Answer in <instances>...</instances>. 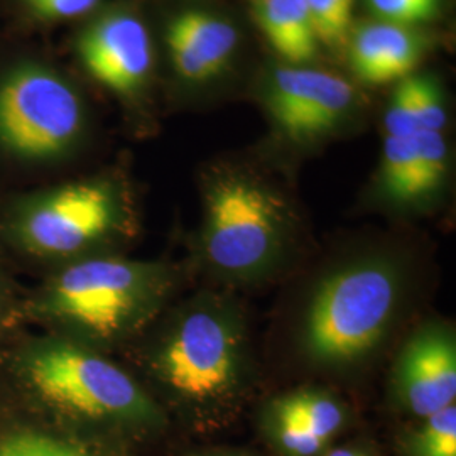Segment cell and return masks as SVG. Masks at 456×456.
Returning a JSON list of instances; mask_svg holds the SVG:
<instances>
[{"instance_id": "9", "label": "cell", "mask_w": 456, "mask_h": 456, "mask_svg": "<svg viewBox=\"0 0 456 456\" xmlns=\"http://www.w3.org/2000/svg\"><path fill=\"white\" fill-rule=\"evenodd\" d=\"M394 386L401 408L418 419L455 404L453 335L440 326L414 335L399 357Z\"/></svg>"}, {"instance_id": "27", "label": "cell", "mask_w": 456, "mask_h": 456, "mask_svg": "<svg viewBox=\"0 0 456 456\" xmlns=\"http://www.w3.org/2000/svg\"><path fill=\"white\" fill-rule=\"evenodd\" d=\"M322 456H374L370 452H367L365 448L357 446V444H345V446H338V448H331L326 450L325 453Z\"/></svg>"}, {"instance_id": "26", "label": "cell", "mask_w": 456, "mask_h": 456, "mask_svg": "<svg viewBox=\"0 0 456 456\" xmlns=\"http://www.w3.org/2000/svg\"><path fill=\"white\" fill-rule=\"evenodd\" d=\"M166 43L169 49V56H171V63L175 66L176 73L184 80H191V82H203L212 78L213 75L207 66L203 65L191 48L188 46V43L183 39L176 29H173L171 26H167L166 29Z\"/></svg>"}, {"instance_id": "3", "label": "cell", "mask_w": 456, "mask_h": 456, "mask_svg": "<svg viewBox=\"0 0 456 456\" xmlns=\"http://www.w3.org/2000/svg\"><path fill=\"white\" fill-rule=\"evenodd\" d=\"M173 288L175 274L163 262L103 254L26 286L24 316L33 330L112 355L163 316Z\"/></svg>"}, {"instance_id": "13", "label": "cell", "mask_w": 456, "mask_h": 456, "mask_svg": "<svg viewBox=\"0 0 456 456\" xmlns=\"http://www.w3.org/2000/svg\"><path fill=\"white\" fill-rule=\"evenodd\" d=\"M267 409L291 419L301 429L330 444L348 424V412L328 392L305 389L274 399Z\"/></svg>"}, {"instance_id": "25", "label": "cell", "mask_w": 456, "mask_h": 456, "mask_svg": "<svg viewBox=\"0 0 456 456\" xmlns=\"http://www.w3.org/2000/svg\"><path fill=\"white\" fill-rule=\"evenodd\" d=\"M387 135H414L419 129V120L416 112L412 77L401 80L397 90L392 95L391 105L386 115Z\"/></svg>"}, {"instance_id": "6", "label": "cell", "mask_w": 456, "mask_h": 456, "mask_svg": "<svg viewBox=\"0 0 456 456\" xmlns=\"http://www.w3.org/2000/svg\"><path fill=\"white\" fill-rule=\"evenodd\" d=\"M401 273L391 262H352L325 277L303 322L301 346L326 369L370 355L386 337L401 301Z\"/></svg>"}, {"instance_id": "17", "label": "cell", "mask_w": 456, "mask_h": 456, "mask_svg": "<svg viewBox=\"0 0 456 456\" xmlns=\"http://www.w3.org/2000/svg\"><path fill=\"white\" fill-rule=\"evenodd\" d=\"M354 100V88L340 77L326 73L310 110L299 126L296 141H308L335 129Z\"/></svg>"}, {"instance_id": "2", "label": "cell", "mask_w": 456, "mask_h": 456, "mask_svg": "<svg viewBox=\"0 0 456 456\" xmlns=\"http://www.w3.org/2000/svg\"><path fill=\"white\" fill-rule=\"evenodd\" d=\"M131 370L173 421L198 433L220 429L240 408L247 386L242 326L213 299L159 318L127 348Z\"/></svg>"}, {"instance_id": "8", "label": "cell", "mask_w": 456, "mask_h": 456, "mask_svg": "<svg viewBox=\"0 0 456 456\" xmlns=\"http://www.w3.org/2000/svg\"><path fill=\"white\" fill-rule=\"evenodd\" d=\"M69 48L83 73L124 105L139 103L146 94L154 49L146 20L135 9L98 11L73 34Z\"/></svg>"}, {"instance_id": "5", "label": "cell", "mask_w": 456, "mask_h": 456, "mask_svg": "<svg viewBox=\"0 0 456 456\" xmlns=\"http://www.w3.org/2000/svg\"><path fill=\"white\" fill-rule=\"evenodd\" d=\"M88 135V102L71 73L31 37L2 34V191L48 183L82 154Z\"/></svg>"}, {"instance_id": "20", "label": "cell", "mask_w": 456, "mask_h": 456, "mask_svg": "<svg viewBox=\"0 0 456 456\" xmlns=\"http://www.w3.org/2000/svg\"><path fill=\"white\" fill-rule=\"evenodd\" d=\"M24 289L14 267L0 248V346L12 342L29 326L24 316Z\"/></svg>"}, {"instance_id": "4", "label": "cell", "mask_w": 456, "mask_h": 456, "mask_svg": "<svg viewBox=\"0 0 456 456\" xmlns=\"http://www.w3.org/2000/svg\"><path fill=\"white\" fill-rule=\"evenodd\" d=\"M135 228L131 191L114 173L0 191V248L14 271L36 277L120 254Z\"/></svg>"}, {"instance_id": "7", "label": "cell", "mask_w": 456, "mask_h": 456, "mask_svg": "<svg viewBox=\"0 0 456 456\" xmlns=\"http://www.w3.org/2000/svg\"><path fill=\"white\" fill-rule=\"evenodd\" d=\"M284 239L282 207L259 183L237 175L215 180L207 193L201 250L216 273L261 276L281 256Z\"/></svg>"}, {"instance_id": "14", "label": "cell", "mask_w": 456, "mask_h": 456, "mask_svg": "<svg viewBox=\"0 0 456 456\" xmlns=\"http://www.w3.org/2000/svg\"><path fill=\"white\" fill-rule=\"evenodd\" d=\"M326 73L314 69H281L269 92V110L277 127L296 141L301 122L310 110Z\"/></svg>"}, {"instance_id": "15", "label": "cell", "mask_w": 456, "mask_h": 456, "mask_svg": "<svg viewBox=\"0 0 456 456\" xmlns=\"http://www.w3.org/2000/svg\"><path fill=\"white\" fill-rule=\"evenodd\" d=\"M167 26L183 36L212 75L222 71L237 45V33L228 22L203 12H184L175 17Z\"/></svg>"}, {"instance_id": "1", "label": "cell", "mask_w": 456, "mask_h": 456, "mask_svg": "<svg viewBox=\"0 0 456 456\" xmlns=\"http://www.w3.org/2000/svg\"><path fill=\"white\" fill-rule=\"evenodd\" d=\"M0 384L103 456H149L173 421L129 367L82 343L28 328L0 346Z\"/></svg>"}, {"instance_id": "18", "label": "cell", "mask_w": 456, "mask_h": 456, "mask_svg": "<svg viewBox=\"0 0 456 456\" xmlns=\"http://www.w3.org/2000/svg\"><path fill=\"white\" fill-rule=\"evenodd\" d=\"M406 456H456L455 404L423 418L403 440Z\"/></svg>"}, {"instance_id": "10", "label": "cell", "mask_w": 456, "mask_h": 456, "mask_svg": "<svg viewBox=\"0 0 456 456\" xmlns=\"http://www.w3.org/2000/svg\"><path fill=\"white\" fill-rule=\"evenodd\" d=\"M0 456H103L48 423L0 384Z\"/></svg>"}, {"instance_id": "28", "label": "cell", "mask_w": 456, "mask_h": 456, "mask_svg": "<svg viewBox=\"0 0 456 456\" xmlns=\"http://www.w3.org/2000/svg\"><path fill=\"white\" fill-rule=\"evenodd\" d=\"M188 456H244L235 455V453H220V452H207V453H193V455Z\"/></svg>"}, {"instance_id": "22", "label": "cell", "mask_w": 456, "mask_h": 456, "mask_svg": "<svg viewBox=\"0 0 456 456\" xmlns=\"http://www.w3.org/2000/svg\"><path fill=\"white\" fill-rule=\"evenodd\" d=\"M419 167V184L424 196L441 186L448 166V147L441 132L419 131L414 135Z\"/></svg>"}, {"instance_id": "11", "label": "cell", "mask_w": 456, "mask_h": 456, "mask_svg": "<svg viewBox=\"0 0 456 456\" xmlns=\"http://www.w3.org/2000/svg\"><path fill=\"white\" fill-rule=\"evenodd\" d=\"M256 16L267 41L284 60L305 63L316 56L320 43L306 0H256Z\"/></svg>"}, {"instance_id": "23", "label": "cell", "mask_w": 456, "mask_h": 456, "mask_svg": "<svg viewBox=\"0 0 456 456\" xmlns=\"http://www.w3.org/2000/svg\"><path fill=\"white\" fill-rule=\"evenodd\" d=\"M367 4L382 22L412 28L436 16L441 0H367Z\"/></svg>"}, {"instance_id": "16", "label": "cell", "mask_w": 456, "mask_h": 456, "mask_svg": "<svg viewBox=\"0 0 456 456\" xmlns=\"http://www.w3.org/2000/svg\"><path fill=\"white\" fill-rule=\"evenodd\" d=\"M414 135L386 137L380 181L384 195L395 203H411L423 198Z\"/></svg>"}, {"instance_id": "21", "label": "cell", "mask_w": 456, "mask_h": 456, "mask_svg": "<svg viewBox=\"0 0 456 456\" xmlns=\"http://www.w3.org/2000/svg\"><path fill=\"white\" fill-rule=\"evenodd\" d=\"M355 0H306L313 31L318 43L338 46L352 31V11Z\"/></svg>"}, {"instance_id": "19", "label": "cell", "mask_w": 456, "mask_h": 456, "mask_svg": "<svg viewBox=\"0 0 456 456\" xmlns=\"http://www.w3.org/2000/svg\"><path fill=\"white\" fill-rule=\"evenodd\" d=\"M423 51V36L414 28L389 24L375 85L408 78L409 73L419 63Z\"/></svg>"}, {"instance_id": "24", "label": "cell", "mask_w": 456, "mask_h": 456, "mask_svg": "<svg viewBox=\"0 0 456 456\" xmlns=\"http://www.w3.org/2000/svg\"><path fill=\"white\" fill-rule=\"evenodd\" d=\"M412 90L419 129L441 132L446 124V112L436 80L429 77H412Z\"/></svg>"}, {"instance_id": "12", "label": "cell", "mask_w": 456, "mask_h": 456, "mask_svg": "<svg viewBox=\"0 0 456 456\" xmlns=\"http://www.w3.org/2000/svg\"><path fill=\"white\" fill-rule=\"evenodd\" d=\"M100 0H0L4 36L33 37L97 11Z\"/></svg>"}]
</instances>
